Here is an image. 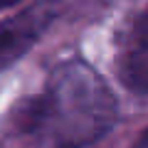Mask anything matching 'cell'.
I'll list each match as a JSON object with an SVG mask.
<instances>
[{
    "instance_id": "obj_1",
    "label": "cell",
    "mask_w": 148,
    "mask_h": 148,
    "mask_svg": "<svg viewBox=\"0 0 148 148\" xmlns=\"http://www.w3.org/2000/svg\"><path fill=\"white\" fill-rule=\"evenodd\" d=\"M119 123V101L106 79L82 59L52 69L45 86L15 109L17 133L49 148H89Z\"/></svg>"
},
{
    "instance_id": "obj_6",
    "label": "cell",
    "mask_w": 148,
    "mask_h": 148,
    "mask_svg": "<svg viewBox=\"0 0 148 148\" xmlns=\"http://www.w3.org/2000/svg\"><path fill=\"white\" fill-rule=\"evenodd\" d=\"M22 0H0V10H8V8H15V5H20Z\"/></svg>"
},
{
    "instance_id": "obj_2",
    "label": "cell",
    "mask_w": 148,
    "mask_h": 148,
    "mask_svg": "<svg viewBox=\"0 0 148 148\" xmlns=\"http://www.w3.org/2000/svg\"><path fill=\"white\" fill-rule=\"evenodd\" d=\"M54 17H57V8L45 0L0 22V72L17 62L22 54H27V49L47 32Z\"/></svg>"
},
{
    "instance_id": "obj_3",
    "label": "cell",
    "mask_w": 148,
    "mask_h": 148,
    "mask_svg": "<svg viewBox=\"0 0 148 148\" xmlns=\"http://www.w3.org/2000/svg\"><path fill=\"white\" fill-rule=\"evenodd\" d=\"M119 79L131 91L148 94V49H126L119 59Z\"/></svg>"
},
{
    "instance_id": "obj_5",
    "label": "cell",
    "mask_w": 148,
    "mask_h": 148,
    "mask_svg": "<svg viewBox=\"0 0 148 148\" xmlns=\"http://www.w3.org/2000/svg\"><path fill=\"white\" fill-rule=\"evenodd\" d=\"M131 148H148V128L136 138V141H133V146H131Z\"/></svg>"
},
{
    "instance_id": "obj_4",
    "label": "cell",
    "mask_w": 148,
    "mask_h": 148,
    "mask_svg": "<svg viewBox=\"0 0 148 148\" xmlns=\"http://www.w3.org/2000/svg\"><path fill=\"white\" fill-rule=\"evenodd\" d=\"M128 49H148V5L131 22V30H128Z\"/></svg>"
}]
</instances>
